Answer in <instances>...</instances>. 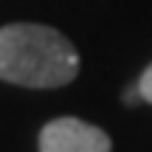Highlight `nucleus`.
I'll return each mask as SVG.
<instances>
[{"mask_svg": "<svg viewBox=\"0 0 152 152\" xmlns=\"http://www.w3.org/2000/svg\"><path fill=\"white\" fill-rule=\"evenodd\" d=\"M79 73V54L62 31L37 23L0 28V79L23 87H62Z\"/></svg>", "mask_w": 152, "mask_h": 152, "instance_id": "nucleus-1", "label": "nucleus"}, {"mask_svg": "<svg viewBox=\"0 0 152 152\" xmlns=\"http://www.w3.org/2000/svg\"><path fill=\"white\" fill-rule=\"evenodd\" d=\"M39 152H110V138L99 127L65 115L42 127Z\"/></svg>", "mask_w": 152, "mask_h": 152, "instance_id": "nucleus-2", "label": "nucleus"}, {"mask_svg": "<svg viewBox=\"0 0 152 152\" xmlns=\"http://www.w3.org/2000/svg\"><path fill=\"white\" fill-rule=\"evenodd\" d=\"M138 90H141V99L152 104V65L141 73V82H138Z\"/></svg>", "mask_w": 152, "mask_h": 152, "instance_id": "nucleus-3", "label": "nucleus"}]
</instances>
